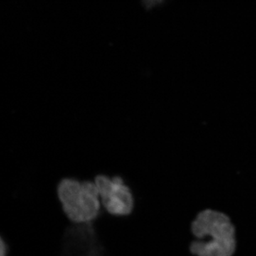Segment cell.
Listing matches in <instances>:
<instances>
[{
  "instance_id": "cell-1",
  "label": "cell",
  "mask_w": 256,
  "mask_h": 256,
  "mask_svg": "<svg viewBox=\"0 0 256 256\" xmlns=\"http://www.w3.org/2000/svg\"><path fill=\"white\" fill-rule=\"evenodd\" d=\"M192 232L201 240L192 244L197 256H232L236 248L235 229L228 217L220 212H201L192 224Z\"/></svg>"
},
{
  "instance_id": "cell-2",
  "label": "cell",
  "mask_w": 256,
  "mask_h": 256,
  "mask_svg": "<svg viewBox=\"0 0 256 256\" xmlns=\"http://www.w3.org/2000/svg\"><path fill=\"white\" fill-rule=\"evenodd\" d=\"M64 213L76 224H92L100 216L101 201L95 182L64 178L57 186Z\"/></svg>"
},
{
  "instance_id": "cell-3",
  "label": "cell",
  "mask_w": 256,
  "mask_h": 256,
  "mask_svg": "<svg viewBox=\"0 0 256 256\" xmlns=\"http://www.w3.org/2000/svg\"><path fill=\"white\" fill-rule=\"evenodd\" d=\"M101 204L110 214L127 216L134 210V200L130 188L119 176L98 175L94 180Z\"/></svg>"
},
{
  "instance_id": "cell-4",
  "label": "cell",
  "mask_w": 256,
  "mask_h": 256,
  "mask_svg": "<svg viewBox=\"0 0 256 256\" xmlns=\"http://www.w3.org/2000/svg\"><path fill=\"white\" fill-rule=\"evenodd\" d=\"M65 234L62 256H104L92 224H78Z\"/></svg>"
},
{
  "instance_id": "cell-5",
  "label": "cell",
  "mask_w": 256,
  "mask_h": 256,
  "mask_svg": "<svg viewBox=\"0 0 256 256\" xmlns=\"http://www.w3.org/2000/svg\"><path fill=\"white\" fill-rule=\"evenodd\" d=\"M9 254V246L6 240L2 237L0 239V256H8Z\"/></svg>"
},
{
  "instance_id": "cell-6",
  "label": "cell",
  "mask_w": 256,
  "mask_h": 256,
  "mask_svg": "<svg viewBox=\"0 0 256 256\" xmlns=\"http://www.w3.org/2000/svg\"><path fill=\"white\" fill-rule=\"evenodd\" d=\"M164 1V0H143V2H144L146 8L150 9V8H154L156 5L161 4Z\"/></svg>"
}]
</instances>
